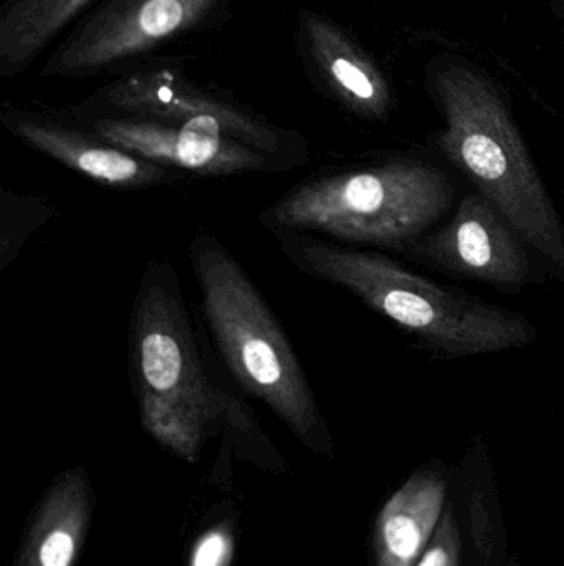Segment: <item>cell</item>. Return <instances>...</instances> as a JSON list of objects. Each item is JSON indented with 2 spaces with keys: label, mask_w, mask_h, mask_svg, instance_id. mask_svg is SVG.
<instances>
[{
  "label": "cell",
  "mask_w": 564,
  "mask_h": 566,
  "mask_svg": "<svg viewBox=\"0 0 564 566\" xmlns=\"http://www.w3.org/2000/svg\"><path fill=\"white\" fill-rule=\"evenodd\" d=\"M459 527L454 522L453 512L446 511L416 566H459Z\"/></svg>",
  "instance_id": "cell-15"
},
{
  "label": "cell",
  "mask_w": 564,
  "mask_h": 566,
  "mask_svg": "<svg viewBox=\"0 0 564 566\" xmlns=\"http://www.w3.org/2000/svg\"><path fill=\"white\" fill-rule=\"evenodd\" d=\"M75 115L79 125L99 138L158 165L211 176L277 168V158L238 142L214 119L174 123L136 116Z\"/></svg>",
  "instance_id": "cell-8"
},
{
  "label": "cell",
  "mask_w": 564,
  "mask_h": 566,
  "mask_svg": "<svg viewBox=\"0 0 564 566\" xmlns=\"http://www.w3.org/2000/svg\"><path fill=\"white\" fill-rule=\"evenodd\" d=\"M446 479L414 474L381 511L376 522V566H414L423 557L444 514Z\"/></svg>",
  "instance_id": "cell-12"
},
{
  "label": "cell",
  "mask_w": 564,
  "mask_h": 566,
  "mask_svg": "<svg viewBox=\"0 0 564 566\" xmlns=\"http://www.w3.org/2000/svg\"><path fill=\"white\" fill-rule=\"evenodd\" d=\"M295 49L315 88L368 122L384 123L396 98L390 76L353 32L321 10H298Z\"/></svg>",
  "instance_id": "cell-9"
},
{
  "label": "cell",
  "mask_w": 564,
  "mask_h": 566,
  "mask_svg": "<svg viewBox=\"0 0 564 566\" xmlns=\"http://www.w3.org/2000/svg\"><path fill=\"white\" fill-rule=\"evenodd\" d=\"M424 82L443 116L436 145L444 158L564 285V228L497 83L454 53L430 60Z\"/></svg>",
  "instance_id": "cell-1"
},
{
  "label": "cell",
  "mask_w": 564,
  "mask_h": 566,
  "mask_svg": "<svg viewBox=\"0 0 564 566\" xmlns=\"http://www.w3.org/2000/svg\"><path fill=\"white\" fill-rule=\"evenodd\" d=\"M409 251L427 264L503 292H520L532 277L526 245L479 192L464 196L453 219Z\"/></svg>",
  "instance_id": "cell-10"
},
{
  "label": "cell",
  "mask_w": 564,
  "mask_h": 566,
  "mask_svg": "<svg viewBox=\"0 0 564 566\" xmlns=\"http://www.w3.org/2000/svg\"><path fill=\"white\" fill-rule=\"evenodd\" d=\"M185 65V59L156 56L109 78L73 112L174 123L214 119L238 142L274 158L278 159V156L290 151L295 145L290 132L272 125L227 93L199 85L188 75Z\"/></svg>",
  "instance_id": "cell-7"
},
{
  "label": "cell",
  "mask_w": 564,
  "mask_h": 566,
  "mask_svg": "<svg viewBox=\"0 0 564 566\" xmlns=\"http://www.w3.org/2000/svg\"><path fill=\"white\" fill-rule=\"evenodd\" d=\"M102 0H7L0 7V78L30 69Z\"/></svg>",
  "instance_id": "cell-13"
},
{
  "label": "cell",
  "mask_w": 564,
  "mask_h": 566,
  "mask_svg": "<svg viewBox=\"0 0 564 566\" xmlns=\"http://www.w3.org/2000/svg\"><path fill=\"white\" fill-rule=\"evenodd\" d=\"M129 359L146 431L175 454L194 459L227 399L209 379L169 265L145 272L132 310Z\"/></svg>",
  "instance_id": "cell-4"
},
{
  "label": "cell",
  "mask_w": 564,
  "mask_h": 566,
  "mask_svg": "<svg viewBox=\"0 0 564 566\" xmlns=\"http://www.w3.org/2000/svg\"><path fill=\"white\" fill-rule=\"evenodd\" d=\"M453 199L446 172L419 159L397 158L305 182L272 206L264 221L274 231L404 249L447 214Z\"/></svg>",
  "instance_id": "cell-3"
},
{
  "label": "cell",
  "mask_w": 564,
  "mask_h": 566,
  "mask_svg": "<svg viewBox=\"0 0 564 566\" xmlns=\"http://www.w3.org/2000/svg\"><path fill=\"white\" fill-rule=\"evenodd\" d=\"M238 0H102L43 60L45 80L115 78L224 25Z\"/></svg>",
  "instance_id": "cell-6"
},
{
  "label": "cell",
  "mask_w": 564,
  "mask_h": 566,
  "mask_svg": "<svg viewBox=\"0 0 564 566\" xmlns=\"http://www.w3.org/2000/svg\"><path fill=\"white\" fill-rule=\"evenodd\" d=\"M0 122L30 148L103 185L141 188L168 178L164 166L125 151L85 126L23 108L2 109Z\"/></svg>",
  "instance_id": "cell-11"
},
{
  "label": "cell",
  "mask_w": 564,
  "mask_h": 566,
  "mask_svg": "<svg viewBox=\"0 0 564 566\" xmlns=\"http://www.w3.org/2000/svg\"><path fill=\"white\" fill-rule=\"evenodd\" d=\"M549 9L553 17L564 22V0H550Z\"/></svg>",
  "instance_id": "cell-17"
},
{
  "label": "cell",
  "mask_w": 564,
  "mask_h": 566,
  "mask_svg": "<svg viewBox=\"0 0 564 566\" xmlns=\"http://www.w3.org/2000/svg\"><path fill=\"white\" fill-rule=\"evenodd\" d=\"M277 235L298 269L347 289L437 355H492L525 348L539 338L522 313L450 292L380 252L340 248L288 229H278Z\"/></svg>",
  "instance_id": "cell-2"
},
{
  "label": "cell",
  "mask_w": 564,
  "mask_h": 566,
  "mask_svg": "<svg viewBox=\"0 0 564 566\" xmlns=\"http://www.w3.org/2000/svg\"><path fill=\"white\" fill-rule=\"evenodd\" d=\"M88 521L82 474H68L50 492L19 566H73Z\"/></svg>",
  "instance_id": "cell-14"
},
{
  "label": "cell",
  "mask_w": 564,
  "mask_h": 566,
  "mask_svg": "<svg viewBox=\"0 0 564 566\" xmlns=\"http://www.w3.org/2000/svg\"><path fill=\"white\" fill-rule=\"evenodd\" d=\"M232 558V538L225 528L207 532L195 545L191 566H228Z\"/></svg>",
  "instance_id": "cell-16"
},
{
  "label": "cell",
  "mask_w": 564,
  "mask_h": 566,
  "mask_svg": "<svg viewBox=\"0 0 564 566\" xmlns=\"http://www.w3.org/2000/svg\"><path fill=\"white\" fill-rule=\"evenodd\" d=\"M209 328L238 382L311 441L320 409L280 323L242 265L209 234L191 248Z\"/></svg>",
  "instance_id": "cell-5"
}]
</instances>
